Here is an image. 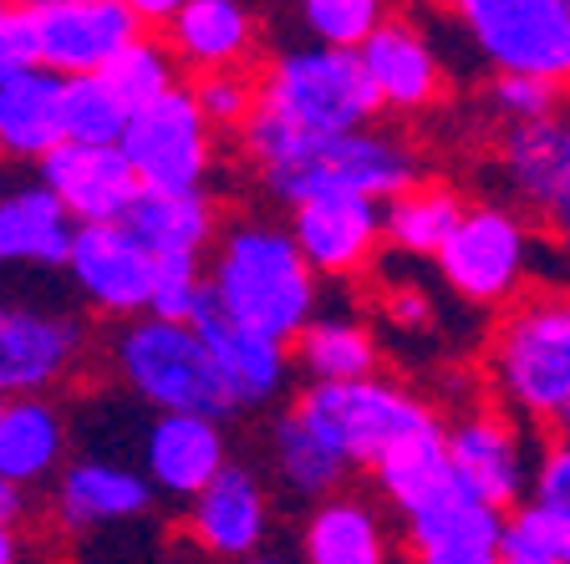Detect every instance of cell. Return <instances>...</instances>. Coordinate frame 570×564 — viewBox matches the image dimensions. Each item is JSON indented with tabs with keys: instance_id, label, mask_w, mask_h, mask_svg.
Here are the masks:
<instances>
[{
	"instance_id": "cell-1",
	"label": "cell",
	"mask_w": 570,
	"mask_h": 564,
	"mask_svg": "<svg viewBox=\"0 0 570 564\" xmlns=\"http://www.w3.org/2000/svg\"><path fill=\"white\" fill-rule=\"evenodd\" d=\"M245 154L255 158L261 188L281 204H306L326 194L392 204L423 184V158L407 138L387 128L336 132V138H281V132L245 128Z\"/></svg>"
},
{
	"instance_id": "cell-2",
	"label": "cell",
	"mask_w": 570,
	"mask_h": 564,
	"mask_svg": "<svg viewBox=\"0 0 570 564\" xmlns=\"http://www.w3.org/2000/svg\"><path fill=\"white\" fill-rule=\"evenodd\" d=\"M214 310L239 326H255L275 342L296 346V336L321 316V275L301 255L291 224L229 219L209 255Z\"/></svg>"
},
{
	"instance_id": "cell-3",
	"label": "cell",
	"mask_w": 570,
	"mask_h": 564,
	"mask_svg": "<svg viewBox=\"0 0 570 564\" xmlns=\"http://www.w3.org/2000/svg\"><path fill=\"white\" fill-rule=\"evenodd\" d=\"M382 97L356 51L291 47L261 67V107L249 128L281 138H336L377 128Z\"/></svg>"
},
{
	"instance_id": "cell-4",
	"label": "cell",
	"mask_w": 570,
	"mask_h": 564,
	"mask_svg": "<svg viewBox=\"0 0 570 564\" xmlns=\"http://www.w3.org/2000/svg\"><path fill=\"white\" fill-rule=\"evenodd\" d=\"M107 366L122 382V392L148 412H199L219 423L235 417L199 326H178V320L158 316L122 320L107 342Z\"/></svg>"
},
{
	"instance_id": "cell-5",
	"label": "cell",
	"mask_w": 570,
	"mask_h": 564,
	"mask_svg": "<svg viewBox=\"0 0 570 564\" xmlns=\"http://www.w3.org/2000/svg\"><path fill=\"white\" fill-rule=\"evenodd\" d=\"M504 407L524 423L560 427L570 417V290L514 300L489 356Z\"/></svg>"
},
{
	"instance_id": "cell-6",
	"label": "cell",
	"mask_w": 570,
	"mask_h": 564,
	"mask_svg": "<svg viewBox=\"0 0 570 564\" xmlns=\"http://www.w3.org/2000/svg\"><path fill=\"white\" fill-rule=\"evenodd\" d=\"M499 77L570 92V0H443Z\"/></svg>"
},
{
	"instance_id": "cell-7",
	"label": "cell",
	"mask_w": 570,
	"mask_h": 564,
	"mask_svg": "<svg viewBox=\"0 0 570 564\" xmlns=\"http://www.w3.org/2000/svg\"><path fill=\"white\" fill-rule=\"evenodd\" d=\"M296 412L352 463V468H377V458L392 443H403L407 433H417L423 423L439 417L428 402H417L413 392L387 382V376L306 387L296 397Z\"/></svg>"
},
{
	"instance_id": "cell-8",
	"label": "cell",
	"mask_w": 570,
	"mask_h": 564,
	"mask_svg": "<svg viewBox=\"0 0 570 564\" xmlns=\"http://www.w3.org/2000/svg\"><path fill=\"white\" fill-rule=\"evenodd\" d=\"M534 245L520 214L499 209V204H479L463 214L453 239L439 255V275L459 300L469 306H499L530 285L534 275Z\"/></svg>"
},
{
	"instance_id": "cell-9",
	"label": "cell",
	"mask_w": 570,
	"mask_h": 564,
	"mask_svg": "<svg viewBox=\"0 0 570 564\" xmlns=\"http://www.w3.org/2000/svg\"><path fill=\"white\" fill-rule=\"evenodd\" d=\"M122 154L148 194H194L214 168V128L199 112L194 87H178L164 102L132 112Z\"/></svg>"
},
{
	"instance_id": "cell-10",
	"label": "cell",
	"mask_w": 570,
	"mask_h": 564,
	"mask_svg": "<svg viewBox=\"0 0 570 564\" xmlns=\"http://www.w3.org/2000/svg\"><path fill=\"white\" fill-rule=\"evenodd\" d=\"M67 280L107 320H138L154 306L158 255L128 224H87L71 239Z\"/></svg>"
},
{
	"instance_id": "cell-11",
	"label": "cell",
	"mask_w": 570,
	"mask_h": 564,
	"mask_svg": "<svg viewBox=\"0 0 570 564\" xmlns=\"http://www.w3.org/2000/svg\"><path fill=\"white\" fill-rule=\"evenodd\" d=\"M229 437L219 417L199 412H148L138 433V468L158 498L189 508L219 473L229 468Z\"/></svg>"
},
{
	"instance_id": "cell-12",
	"label": "cell",
	"mask_w": 570,
	"mask_h": 564,
	"mask_svg": "<svg viewBox=\"0 0 570 564\" xmlns=\"http://www.w3.org/2000/svg\"><path fill=\"white\" fill-rule=\"evenodd\" d=\"M87 352V326L67 310L0 306V397H47Z\"/></svg>"
},
{
	"instance_id": "cell-13",
	"label": "cell",
	"mask_w": 570,
	"mask_h": 564,
	"mask_svg": "<svg viewBox=\"0 0 570 564\" xmlns=\"http://www.w3.org/2000/svg\"><path fill=\"white\" fill-rule=\"evenodd\" d=\"M291 235L321 280H346L377 259V245L387 239V204L356 194L306 199L291 209Z\"/></svg>"
},
{
	"instance_id": "cell-14",
	"label": "cell",
	"mask_w": 570,
	"mask_h": 564,
	"mask_svg": "<svg viewBox=\"0 0 570 564\" xmlns=\"http://www.w3.org/2000/svg\"><path fill=\"white\" fill-rule=\"evenodd\" d=\"M154 483L142 478V468L102 453L71 458L61 478L51 483V518L67 534H97V530H122L138 524L154 508Z\"/></svg>"
},
{
	"instance_id": "cell-15",
	"label": "cell",
	"mask_w": 570,
	"mask_h": 564,
	"mask_svg": "<svg viewBox=\"0 0 570 564\" xmlns=\"http://www.w3.org/2000/svg\"><path fill=\"white\" fill-rule=\"evenodd\" d=\"M36 178L61 199V209L87 224H128L132 204L142 199V184L132 174L122 148H92V142H61L57 154L36 164Z\"/></svg>"
},
{
	"instance_id": "cell-16",
	"label": "cell",
	"mask_w": 570,
	"mask_h": 564,
	"mask_svg": "<svg viewBox=\"0 0 570 564\" xmlns=\"http://www.w3.org/2000/svg\"><path fill=\"white\" fill-rule=\"evenodd\" d=\"M138 36H148V26L128 11V0H77L36 16L41 67L57 77H102Z\"/></svg>"
},
{
	"instance_id": "cell-17",
	"label": "cell",
	"mask_w": 570,
	"mask_h": 564,
	"mask_svg": "<svg viewBox=\"0 0 570 564\" xmlns=\"http://www.w3.org/2000/svg\"><path fill=\"white\" fill-rule=\"evenodd\" d=\"M449 463H453V478L469 488L474 498L494 504L499 514L520 508L524 488H530L534 468H530V453L520 443V427L499 412H463L449 423Z\"/></svg>"
},
{
	"instance_id": "cell-18",
	"label": "cell",
	"mask_w": 570,
	"mask_h": 564,
	"mask_svg": "<svg viewBox=\"0 0 570 564\" xmlns=\"http://www.w3.org/2000/svg\"><path fill=\"white\" fill-rule=\"evenodd\" d=\"M189 534L214 560H249L271 540V488L249 463H229L189 504Z\"/></svg>"
},
{
	"instance_id": "cell-19",
	"label": "cell",
	"mask_w": 570,
	"mask_h": 564,
	"mask_svg": "<svg viewBox=\"0 0 570 564\" xmlns=\"http://www.w3.org/2000/svg\"><path fill=\"white\" fill-rule=\"evenodd\" d=\"M199 330L214 356V372L225 382V397H229V407H235V417L239 412H271L275 402L291 392L296 352L285 342H275V336H265V330H255V326H239V320L219 316V310H214Z\"/></svg>"
},
{
	"instance_id": "cell-20",
	"label": "cell",
	"mask_w": 570,
	"mask_h": 564,
	"mask_svg": "<svg viewBox=\"0 0 570 564\" xmlns=\"http://www.w3.org/2000/svg\"><path fill=\"white\" fill-rule=\"evenodd\" d=\"M77 219L41 178H0V270H67Z\"/></svg>"
},
{
	"instance_id": "cell-21",
	"label": "cell",
	"mask_w": 570,
	"mask_h": 564,
	"mask_svg": "<svg viewBox=\"0 0 570 564\" xmlns=\"http://www.w3.org/2000/svg\"><path fill=\"white\" fill-rule=\"evenodd\" d=\"M367 67L372 87L382 97V112H428L443 97V67L439 51L428 47V36L413 21L392 16L367 47L356 51Z\"/></svg>"
},
{
	"instance_id": "cell-22",
	"label": "cell",
	"mask_w": 570,
	"mask_h": 564,
	"mask_svg": "<svg viewBox=\"0 0 570 564\" xmlns=\"http://www.w3.org/2000/svg\"><path fill=\"white\" fill-rule=\"evenodd\" d=\"M71 463V423L51 397H11L0 417V478L11 488L57 483Z\"/></svg>"
},
{
	"instance_id": "cell-23",
	"label": "cell",
	"mask_w": 570,
	"mask_h": 564,
	"mask_svg": "<svg viewBox=\"0 0 570 564\" xmlns=\"http://www.w3.org/2000/svg\"><path fill=\"white\" fill-rule=\"evenodd\" d=\"M265 468H271L275 488L296 504L316 508L321 498L342 494V478L352 473V463L336 453L316 427L296 412V402L285 412H275L271 427H265Z\"/></svg>"
},
{
	"instance_id": "cell-24",
	"label": "cell",
	"mask_w": 570,
	"mask_h": 564,
	"mask_svg": "<svg viewBox=\"0 0 570 564\" xmlns=\"http://www.w3.org/2000/svg\"><path fill=\"white\" fill-rule=\"evenodd\" d=\"M164 41L174 47L178 67L194 77L209 71H239L255 57V16L245 0H189L168 21Z\"/></svg>"
},
{
	"instance_id": "cell-25",
	"label": "cell",
	"mask_w": 570,
	"mask_h": 564,
	"mask_svg": "<svg viewBox=\"0 0 570 564\" xmlns=\"http://www.w3.org/2000/svg\"><path fill=\"white\" fill-rule=\"evenodd\" d=\"M301 564H392L382 508L346 488L321 498L301 524Z\"/></svg>"
},
{
	"instance_id": "cell-26",
	"label": "cell",
	"mask_w": 570,
	"mask_h": 564,
	"mask_svg": "<svg viewBox=\"0 0 570 564\" xmlns=\"http://www.w3.org/2000/svg\"><path fill=\"white\" fill-rule=\"evenodd\" d=\"M67 77L47 67H31L11 82H0V154L16 164H41L67 142V118H61Z\"/></svg>"
},
{
	"instance_id": "cell-27",
	"label": "cell",
	"mask_w": 570,
	"mask_h": 564,
	"mask_svg": "<svg viewBox=\"0 0 570 564\" xmlns=\"http://www.w3.org/2000/svg\"><path fill=\"white\" fill-rule=\"evenodd\" d=\"M128 229L154 249L158 259H209L219 245V204L194 188V194H148L132 204Z\"/></svg>"
},
{
	"instance_id": "cell-28",
	"label": "cell",
	"mask_w": 570,
	"mask_h": 564,
	"mask_svg": "<svg viewBox=\"0 0 570 564\" xmlns=\"http://www.w3.org/2000/svg\"><path fill=\"white\" fill-rule=\"evenodd\" d=\"M377 494L387 498L397 514H413L417 504L439 494L443 483H453V463H449V423L433 417L417 433H407L403 443H392L372 468Z\"/></svg>"
},
{
	"instance_id": "cell-29",
	"label": "cell",
	"mask_w": 570,
	"mask_h": 564,
	"mask_svg": "<svg viewBox=\"0 0 570 564\" xmlns=\"http://www.w3.org/2000/svg\"><path fill=\"white\" fill-rule=\"evenodd\" d=\"M296 372L306 376V387L377 376V336H372L356 316L321 310V316L296 336Z\"/></svg>"
},
{
	"instance_id": "cell-30",
	"label": "cell",
	"mask_w": 570,
	"mask_h": 564,
	"mask_svg": "<svg viewBox=\"0 0 570 564\" xmlns=\"http://www.w3.org/2000/svg\"><path fill=\"white\" fill-rule=\"evenodd\" d=\"M469 204L459 199V188L449 184H417L403 199L387 204V245L403 255H428L439 259L443 245L453 239V229L463 224Z\"/></svg>"
},
{
	"instance_id": "cell-31",
	"label": "cell",
	"mask_w": 570,
	"mask_h": 564,
	"mask_svg": "<svg viewBox=\"0 0 570 564\" xmlns=\"http://www.w3.org/2000/svg\"><path fill=\"white\" fill-rule=\"evenodd\" d=\"M102 77H107V87L122 97L128 112H142V107L164 102L168 92L184 87V67H178L174 47H168L164 36H138V41H132Z\"/></svg>"
},
{
	"instance_id": "cell-32",
	"label": "cell",
	"mask_w": 570,
	"mask_h": 564,
	"mask_svg": "<svg viewBox=\"0 0 570 564\" xmlns=\"http://www.w3.org/2000/svg\"><path fill=\"white\" fill-rule=\"evenodd\" d=\"M61 118H67V142L122 148V132H128L132 112L122 107V97L107 87V77H67Z\"/></svg>"
},
{
	"instance_id": "cell-33",
	"label": "cell",
	"mask_w": 570,
	"mask_h": 564,
	"mask_svg": "<svg viewBox=\"0 0 570 564\" xmlns=\"http://www.w3.org/2000/svg\"><path fill=\"white\" fill-rule=\"evenodd\" d=\"M387 21V0H301V26L316 47L362 51Z\"/></svg>"
},
{
	"instance_id": "cell-34",
	"label": "cell",
	"mask_w": 570,
	"mask_h": 564,
	"mask_svg": "<svg viewBox=\"0 0 570 564\" xmlns=\"http://www.w3.org/2000/svg\"><path fill=\"white\" fill-rule=\"evenodd\" d=\"M148 316L178 320V326H204L214 316L209 259H158V285Z\"/></svg>"
},
{
	"instance_id": "cell-35",
	"label": "cell",
	"mask_w": 570,
	"mask_h": 564,
	"mask_svg": "<svg viewBox=\"0 0 570 564\" xmlns=\"http://www.w3.org/2000/svg\"><path fill=\"white\" fill-rule=\"evenodd\" d=\"M504 560L524 564H570V518L540 504H520L504 518Z\"/></svg>"
},
{
	"instance_id": "cell-36",
	"label": "cell",
	"mask_w": 570,
	"mask_h": 564,
	"mask_svg": "<svg viewBox=\"0 0 570 564\" xmlns=\"http://www.w3.org/2000/svg\"><path fill=\"white\" fill-rule=\"evenodd\" d=\"M194 97H199V112L209 118L214 132H245L255 107H261V77L239 71H209V77H194Z\"/></svg>"
},
{
	"instance_id": "cell-37",
	"label": "cell",
	"mask_w": 570,
	"mask_h": 564,
	"mask_svg": "<svg viewBox=\"0 0 570 564\" xmlns=\"http://www.w3.org/2000/svg\"><path fill=\"white\" fill-rule=\"evenodd\" d=\"M489 107L499 118H510V128L520 122H546L566 107V92L550 82H534V77H494L489 82Z\"/></svg>"
},
{
	"instance_id": "cell-38",
	"label": "cell",
	"mask_w": 570,
	"mask_h": 564,
	"mask_svg": "<svg viewBox=\"0 0 570 564\" xmlns=\"http://www.w3.org/2000/svg\"><path fill=\"white\" fill-rule=\"evenodd\" d=\"M407 554H413V564H504V524L449 534V540L417 544V550H407Z\"/></svg>"
},
{
	"instance_id": "cell-39",
	"label": "cell",
	"mask_w": 570,
	"mask_h": 564,
	"mask_svg": "<svg viewBox=\"0 0 570 564\" xmlns=\"http://www.w3.org/2000/svg\"><path fill=\"white\" fill-rule=\"evenodd\" d=\"M41 67V41H36V16L0 0V82H11L21 71Z\"/></svg>"
},
{
	"instance_id": "cell-40",
	"label": "cell",
	"mask_w": 570,
	"mask_h": 564,
	"mask_svg": "<svg viewBox=\"0 0 570 564\" xmlns=\"http://www.w3.org/2000/svg\"><path fill=\"white\" fill-rule=\"evenodd\" d=\"M530 504L550 508V514L570 518V443H550L534 458V478H530Z\"/></svg>"
},
{
	"instance_id": "cell-41",
	"label": "cell",
	"mask_w": 570,
	"mask_h": 564,
	"mask_svg": "<svg viewBox=\"0 0 570 564\" xmlns=\"http://www.w3.org/2000/svg\"><path fill=\"white\" fill-rule=\"evenodd\" d=\"M387 310H392V320H397V326H428V320H433V306H428V295L423 290H397L387 300Z\"/></svg>"
},
{
	"instance_id": "cell-42",
	"label": "cell",
	"mask_w": 570,
	"mask_h": 564,
	"mask_svg": "<svg viewBox=\"0 0 570 564\" xmlns=\"http://www.w3.org/2000/svg\"><path fill=\"white\" fill-rule=\"evenodd\" d=\"M540 214H546V224L556 229L560 245L570 249V168H566V178L556 184V194L546 199V209H540Z\"/></svg>"
},
{
	"instance_id": "cell-43",
	"label": "cell",
	"mask_w": 570,
	"mask_h": 564,
	"mask_svg": "<svg viewBox=\"0 0 570 564\" xmlns=\"http://www.w3.org/2000/svg\"><path fill=\"white\" fill-rule=\"evenodd\" d=\"M184 6H189V0H128V11L138 16L142 26H164V31H168V21H174Z\"/></svg>"
},
{
	"instance_id": "cell-44",
	"label": "cell",
	"mask_w": 570,
	"mask_h": 564,
	"mask_svg": "<svg viewBox=\"0 0 570 564\" xmlns=\"http://www.w3.org/2000/svg\"><path fill=\"white\" fill-rule=\"evenodd\" d=\"M21 508H26V494L0 478V524H16V518H21Z\"/></svg>"
},
{
	"instance_id": "cell-45",
	"label": "cell",
	"mask_w": 570,
	"mask_h": 564,
	"mask_svg": "<svg viewBox=\"0 0 570 564\" xmlns=\"http://www.w3.org/2000/svg\"><path fill=\"white\" fill-rule=\"evenodd\" d=\"M0 564H21V534H16V524H0Z\"/></svg>"
},
{
	"instance_id": "cell-46",
	"label": "cell",
	"mask_w": 570,
	"mask_h": 564,
	"mask_svg": "<svg viewBox=\"0 0 570 564\" xmlns=\"http://www.w3.org/2000/svg\"><path fill=\"white\" fill-rule=\"evenodd\" d=\"M11 6H21L31 16H47V11H61V6H77V0H11Z\"/></svg>"
},
{
	"instance_id": "cell-47",
	"label": "cell",
	"mask_w": 570,
	"mask_h": 564,
	"mask_svg": "<svg viewBox=\"0 0 570 564\" xmlns=\"http://www.w3.org/2000/svg\"><path fill=\"white\" fill-rule=\"evenodd\" d=\"M239 564H291V560H285V554H249V560H239Z\"/></svg>"
},
{
	"instance_id": "cell-48",
	"label": "cell",
	"mask_w": 570,
	"mask_h": 564,
	"mask_svg": "<svg viewBox=\"0 0 570 564\" xmlns=\"http://www.w3.org/2000/svg\"><path fill=\"white\" fill-rule=\"evenodd\" d=\"M556 433H560V443H570V417H566V423L556 427Z\"/></svg>"
},
{
	"instance_id": "cell-49",
	"label": "cell",
	"mask_w": 570,
	"mask_h": 564,
	"mask_svg": "<svg viewBox=\"0 0 570 564\" xmlns=\"http://www.w3.org/2000/svg\"><path fill=\"white\" fill-rule=\"evenodd\" d=\"M6 407H11V397H0V417H6Z\"/></svg>"
},
{
	"instance_id": "cell-50",
	"label": "cell",
	"mask_w": 570,
	"mask_h": 564,
	"mask_svg": "<svg viewBox=\"0 0 570 564\" xmlns=\"http://www.w3.org/2000/svg\"><path fill=\"white\" fill-rule=\"evenodd\" d=\"M504 564H524V560H504Z\"/></svg>"
}]
</instances>
